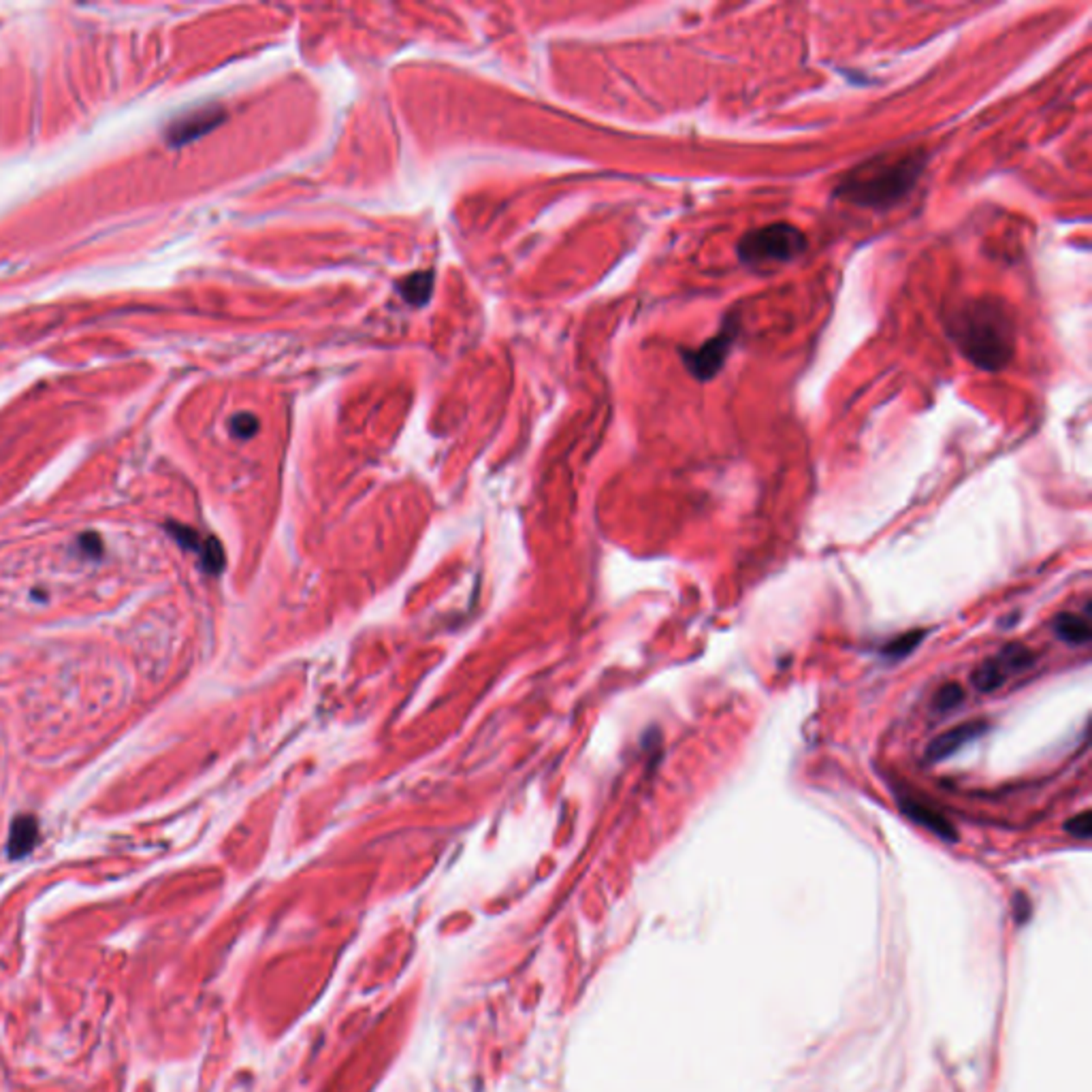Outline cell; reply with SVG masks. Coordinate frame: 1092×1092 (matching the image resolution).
<instances>
[{
    "label": "cell",
    "instance_id": "1",
    "mask_svg": "<svg viewBox=\"0 0 1092 1092\" xmlns=\"http://www.w3.org/2000/svg\"><path fill=\"white\" fill-rule=\"evenodd\" d=\"M956 348L983 372H1001L1015 352V324L1009 310L992 297L956 305L947 318Z\"/></svg>",
    "mask_w": 1092,
    "mask_h": 1092
},
{
    "label": "cell",
    "instance_id": "2",
    "mask_svg": "<svg viewBox=\"0 0 1092 1092\" xmlns=\"http://www.w3.org/2000/svg\"><path fill=\"white\" fill-rule=\"evenodd\" d=\"M926 166L922 150L879 154L847 171L834 186V197L864 210L898 205L915 188Z\"/></svg>",
    "mask_w": 1092,
    "mask_h": 1092
},
{
    "label": "cell",
    "instance_id": "3",
    "mask_svg": "<svg viewBox=\"0 0 1092 1092\" xmlns=\"http://www.w3.org/2000/svg\"><path fill=\"white\" fill-rule=\"evenodd\" d=\"M806 235L789 223H775L744 233L737 246L738 260L749 269L766 272L805 254Z\"/></svg>",
    "mask_w": 1092,
    "mask_h": 1092
},
{
    "label": "cell",
    "instance_id": "4",
    "mask_svg": "<svg viewBox=\"0 0 1092 1092\" xmlns=\"http://www.w3.org/2000/svg\"><path fill=\"white\" fill-rule=\"evenodd\" d=\"M737 331L738 323L737 320H730V323H725L721 327V331L715 337L706 340V344L692 350H681V356H683V363L689 369V373L700 382L712 380L721 372V367L728 361L730 350L737 344Z\"/></svg>",
    "mask_w": 1092,
    "mask_h": 1092
},
{
    "label": "cell",
    "instance_id": "5",
    "mask_svg": "<svg viewBox=\"0 0 1092 1092\" xmlns=\"http://www.w3.org/2000/svg\"><path fill=\"white\" fill-rule=\"evenodd\" d=\"M223 120L224 111L218 105L198 107V110L188 111V114L171 122L169 129H166V141L171 146H184V143L195 141V139L214 130Z\"/></svg>",
    "mask_w": 1092,
    "mask_h": 1092
},
{
    "label": "cell",
    "instance_id": "6",
    "mask_svg": "<svg viewBox=\"0 0 1092 1092\" xmlns=\"http://www.w3.org/2000/svg\"><path fill=\"white\" fill-rule=\"evenodd\" d=\"M898 805H901L902 813L907 815L911 821L915 824L924 825L928 828L931 832H935L938 838L947 843H956L958 841V832H956L954 824L941 813V811L935 809L932 805H928L926 800H919V798L911 796V794H898Z\"/></svg>",
    "mask_w": 1092,
    "mask_h": 1092
},
{
    "label": "cell",
    "instance_id": "7",
    "mask_svg": "<svg viewBox=\"0 0 1092 1092\" xmlns=\"http://www.w3.org/2000/svg\"><path fill=\"white\" fill-rule=\"evenodd\" d=\"M988 730L986 721H967V724H960L956 728L947 730V732L938 734V737L928 744L926 749V762H943L945 757L954 756L956 751L964 747L967 743H973L976 738L982 737L983 732Z\"/></svg>",
    "mask_w": 1092,
    "mask_h": 1092
},
{
    "label": "cell",
    "instance_id": "8",
    "mask_svg": "<svg viewBox=\"0 0 1092 1092\" xmlns=\"http://www.w3.org/2000/svg\"><path fill=\"white\" fill-rule=\"evenodd\" d=\"M39 819L35 815H17L9 832L7 854L11 860H22L37 847Z\"/></svg>",
    "mask_w": 1092,
    "mask_h": 1092
},
{
    "label": "cell",
    "instance_id": "9",
    "mask_svg": "<svg viewBox=\"0 0 1092 1092\" xmlns=\"http://www.w3.org/2000/svg\"><path fill=\"white\" fill-rule=\"evenodd\" d=\"M1054 634L1071 647H1084L1092 638V627L1089 619L1076 612H1060L1054 619Z\"/></svg>",
    "mask_w": 1092,
    "mask_h": 1092
},
{
    "label": "cell",
    "instance_id": "10",
    "mask_svg": "<svg viewBox=\"0 0 1092 1092\" xmlns=\"http://www.w3.org/2000/svg\"><path fill=\"white\" fill-rule=\"evenodd\" d=\"M1007 676L1009 675L1003 668V663L996 660V657H992V660L979 663L976 670H973L971 683L977 692L992 693V692H996L1005 681H1007Z\"/></svg>",
    "mask_w": 1092,
    "mask_h": 1092
},
{
    "label": "cell",
    "instance_id": "11",
    "mask_svg": "<svg viewBox=\"0 0 1092 1092\" xmlns=\"http://www.w3.org/2000/svg\"><path fill=\"white\" fill-rule=\"evenodd\" d=\"M431 288H433V273L431 272H421V273H412L399 284V292L410 305H423L430 301L431 297Z\"/></svg>",
    "mask_w": 1092,
    "mask_h": 1092
},
{
    "label": "cell",
    "instance_id": "12",
    "mask_svg": "<svg viewBox=\"0 0 1092 1092\" xmlns=\"http://www.w3.org/2000/svg\"><path fill=\"white\" fill-rule=\"evenodd\" d=\"M996 660L1003 663L1007 675H1014V672L1031 668L1032 663H1035V653H1032L1028 647H1024V644H1007V647L996 656Z\"/></svg>",
    "mask_w": 1092,
    "mask_h": 1092
},
{
    "label": "cell",
    "instance_id": "13",
    "mask_svg": "<svg viewBox=\"0 0 1092 1092\" xmlns=\"http://www.w3.org/2000/svg\"><path fill=\"white\" fill-rule=\"evenodd\" d=\"M922 638H924V631H919V630L896 636L890 644H886V647L882 649V656L890 657V660H901V657L909 656L911 651H915V647L922 643Z\"/></svg>",
    "mask_w": 1092,
    "mask_h": 1092
},
{
    "label": "cell",
    "instance_id": "14",
    "mask_svg": "<svg viewBox=\"0 0 1092 1092\" xmlns=\"http://www.w3.org/2000/svg\"><path fill=\"white\" fill-rule=\"evenodd\" d=\"M964 702V689L958 683H945L938 687V692L932 698V708L937 712H947L951 708L960 706Z\"/></svg>",
    "mask_w": 1092,
    "mask_h": 1092
},
{
    "label": "cell",
    "instance_id": "15",
    "mask_svg": "<svg viewBox=\"0 0 1092 1092\" xmlns=\"http://www.w3.org/2000/svg\"><path fill=\"white\" fill-rule=\"evenodd\" d=\"M256 431H259V418H256L254 414L242 412V414H235V417L231 418V433L235 437L248 440V437L254 436Z\"/></svg>",
    "mask_w": 1092,
    "mask_h": 1092
},
{
    "label": "cell",
    "instance_id": "16",
    "mask_svg": "<svg viewBox=\"0 0 1092 1092\" xmlns=\"http://www.w3.org/2000/svg\"><path fill=\"white\" fill-rule=\"evenodd\" d=\"M1064 830L1076 838H1090L1092 834V815L1090 811L1076 815V818L1064 821Z\"/></svg>",
    "mask_w": 1092,
    "mask_h": 1092
},
{
    "label": "cell",
    "instance_id": "17",
    "mask_svg": "<svg viewBox=\"0 0 1092 1092\" xmlns=\"http://www.w3.org/2000/svg\"><path fill=\"white\" fill-rule=\"evenodd\" d=\"M79 546H81V550H84L85 557L98 559L103 555V540L98 538L97 534L79 536Z\"/></svg>",
    "mask_w": 1092,
    "mask_h": 1092
}]
</instances>
